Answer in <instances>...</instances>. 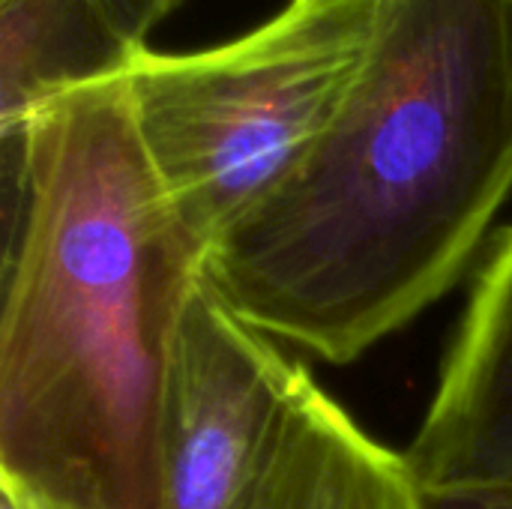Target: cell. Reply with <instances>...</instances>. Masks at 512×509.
Listing matches in <instances>:
<instances>
[{
    "label": "cell",
    "mask_w": 512,
    "mask_h": 509,
    "mask_svg": "<svg viewBox=\"0 0 512 509\" xmlns=\"http://www.w3.org/2000/svg\"><path fill=\"white\" fill-rule=\"evenodd\" d=\"M0 141V489L30 509H162L168 384L207 249L156 177L123 75Z\"/></svg>",
    "instance_id": "obj_1"
},
{
    "label": "cell",
    "mask_w": 512,
    "mask_h": 509,
    "mask_svg": "<svg viewBox=\"0 0 512 509\" xmlns=\"http://www.w3.org/2000/svg\"><path fill=\"white\" fill-rule=\"evenodd\" d=\"M384 0H288L234 42L123 72L156 177L210 252L303 162L369 54Z\"/></svg>",
    "instance_id": "obj_3"
},
{
    "label": "cell",
    "mask_w": 512,
    "mask_h": 509,
    "mask_svg": "<svg viewBox=\"0 0 512 509\" xmlns=\"http://www.w3.org/2000/svg\"><path fill=\"white\" fill-rule=\"evenodd\" d=\"M405 453L378 444L315 381L240 509H420Z\"/></svg>",
    "instance_id": "obj_6"
},
{
    "label": "cell",
    "mask_w": 512,
    "mask_h": 509,
    "mask_svg": "<svg viewBox=\"0 0 512 509\" xmlns=\"http://www.w3.org/2000/svg\"><path fill=\"white\" fill-rule=\"evenodd\" d=\"M405 459L423 489L512 483V225L483 261Z\"/></svg>",
    "instance_id": "obj_5"
},
{
    "label": "cell",
    "mask_w": 512,
    "mask_h": 509,
    "mask_svg": "<svg viewBox=\"0 0 512 509\" xmlns=\"http://www.w3.org/2000/svg\"><path fill=\"white\" fill-rule=\"evenodd\" d=\"M312 381L201 279L168 384L162 509L243 507Z\"/></svg>",
    "instance_id": "obj_4"
},
{
    "label": "cell",
    "mask_w": 512,
    "mask_h": 509,
    "mask_svg": "<svg viewBox=\"0 0 512 509\" xmlns=\"http://www.w3.org/2000/svg\"><path fill=\"white\" fill-rule=\"evenodd\" d=\"M99 3L105 6V12L129 42L144 45L147 33L159 21H165L183 0H99Z\"/></svg>",
    "instance_id": "obj_8"
},
{
    "label": "cell",
    "mask_w": 512,
    "mask_h": 509,
    "mask_svg": "<svg viewBox=\"0 0 512 509\" xmlns=\"http://www.w3.org/2000/svg\"><path fill=\"white\" fill-rule=\"evenodd\" d=\"M510 192L512 0H384L336 117L204 282L348 366L459 282Z\"/></svg>",
    "instance_id": "obj_2"
},
{
    "label": "cell",
    "mask_w": 512,
    "mask_h": 509,
    "mask_svg": "<svg viewBox=\"0 0 512 509\" xmlns=\"http://www.w3.org/2000/svg\"><path fill=\"white\" fill-rule=\"evenodd\" d=\"M141 48L99 0H0V132L63 93L123 75Z\"/></svg>",
    "instance_id": "obj_7"
},
{
    "label": "cell",
    "mask_w": 512,
    "mask_h": 509,
    "mask_svg": "<svg viewBox=\"0 0 512 509\" xmlns=\"http://www.w3.org/2000/svg\"><path fill=\"white\" fill-rule=\"evenodd\" d=\"M0 509H30L21 498H15L12 492H3L0 489Z\"/></svg>",
    "instance_id": "obj_10"
},
{
    "label": "cell",
    "mask_w": 512,
    "mask_h": 509,
    "mask_svg": "<svg viewBox=\"0 0 512 509\" xmlns=\"http://www.w3.org/2000/svg\"><path fill=\"white\" fill-rule=\"evenodd\" d=\"M420 509H512V483L423 489Z\"/></svg>",
    "instance_id": "obj_9"
}]
</instances>
